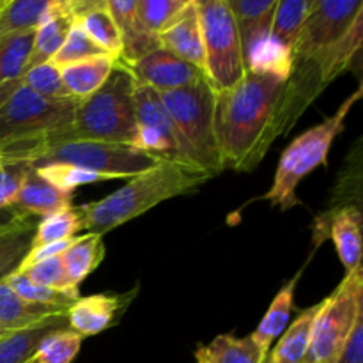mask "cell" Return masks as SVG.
Returning <instances> with one entry per match:
<instances>
[{
	"label": "cell",
	"mask_w": 363,
	"mask_h": 363,
	"mask_svg": "<svg viewBox=\"0 0 363 363\" xmlns=\"http://www.w3.org/2000/svg\"><path fill=\"white\" fill-rule=\"evenodd\" d=\"M332 238L346 273L362 264V211L357 204L337 206L315 220V245Z\"/></svg>",
	"instance_id": "obj_13"
},
{
	"label": "cell",
	"mask_w": 363,
	"mask_h": 363,
	"mask_svg": "<svg viewBox=\"0 0 363 363\" xmlns=\"http://www.w3.org/2000/svg\"><path fill=\"white\" fill-rule=\"evenodd\" d=\"M80 230H84L80 213H78L77 206H69V208L60 209V211L52 213V215L43 216L41 220H38L34 240H32V248L73 240V238L80 234Z\"/></svg>",
	"instance_id": "obj_32"
},
{
	"label": "cell",
	"mask_w": 363,
	"mask_h": 363,
	"mask_svg": "<svg viewBox=\"0 0 363 363\" xmlns=\"http://www.w3.org/2000/svg\"><path fill=\"white\" fill-rule=\"evenodd\" d=\"M67 311L46 305L30 303L18 296L7 284H0V330L16 332L43 325L59 315H66Z\"/></svg>",
	"instance_id": "obj_22"
},
{
	"label": "cell",
	"mask_w": 363,
	"mask_h": 363,
	"mask_svg": "<svg viewBox=\"0 0 363 363\" xmlns=\"http://www.w3.org/2000/svg\"><path fill=\"white\" fill-rule=\"evenodd\" d=\"M335 363H363V315L351 330Z\"/></svg>",
	"instance_id": "obj_41"
},
{
	"label": "cell",
	"mask_w": 363,
	"mask_h": 363,
	"mask_svg": "<svg viewBox=\"0 0 363 363\" xmlns=\"http://www.w3.org/2000/svg\"><path fill=\"white\" fill-rule=\"evenodd\" d=\"M18 273H23L30 282L50 287V289L77 291V287H71L69 282H67L66 272H64L62 266V255H60V257L48 259V261L38 262V264L30 266V268Z\"/></svg>",
	"instance_id": "obj_39"
},
{
	"label": "cell",
	"mask_w": 363,
	"mask_h": 363,
	"mask_svg": "<svg viewBox=\"0 0 363 363\" xmlns=\"http://www.w3.org/2000/svg\"><path fill=\"white\" fill-rule=\"evenodd\" d=\"M315 0H279L273 11L272 32L269 34L280 43L293 48L301 27L307 21Z\"/></svg>",
	"instance_id": "obj_31"
},
{
	"label": "cell",
	"mask_w": 363,
	"mask_h": 363,
	"mask_svg": "<svg viewBox=\"0 0 363 363\" xmlns=\"http://www.w3.org/2000/svg\"><path fill=\"white\" fill-rule=\"evenodd\" d=\"M32 167L48 163H67L96 172L108 174L113 179H131L137 174L158 165L163 160L123 144H106L94 140H69L48 145L25 156Z\"/></svg>",
	"instance_id": "obj_10"
},
{
	"label": "cell",
	"mask_w": 363,
	"mask_h": 363,
	"mask_svg": "<svg viewBox=\"0 0 363 363\" xmlns=\"http://www.w3.org/2000/svg\"><path fill=\"white\" fill-rule=\"evenodd\" d=\"M130 73L135 84L158 92H172L204 80V74L167 50L158 48L131 64Z\"/></svg>",
	"instance_id": "obj_12"
},
{
	"label": "cell",
	"mask_w": 363,
	"mask_h": 363,
	"mask_svg": "<svg viewBox=\"0 0 363 363\" xmlns=\"http://www.w3.org/2000/svg\"><path fill=\"white\" fill-rule=\"evenodd\" d=\"M160 45L172 55L197 67L206 77L204 43H202L201 20L195 0H188L179 14L158 34Z\"/></svg>",
	"instance_id": "obj_15"
},
{
	"label": "cell",
	"mask_w": 363,
	"mask_h": 363,
	"mask_svg": "<svg viewBox=\"0 0 363 363\" xmlns=\"http://www.w3.org/2000/svg\"><path fill=\"white\" fill-rule=\"evenodd\" d=\"M78 103L48 99L18 84L0 103V158L25 156L66 140Z\"/></svg>",
	"instance_id": "obj_3"
},
{
	"label": "cell",
	"mask_w": 363,
	"mask_h": 363,
	"mask_svg": "<svg viewBox=\"0 0 363 363\" xmlns=\"http://www.w3.org/2000/svg\"><path fill=\"white\" fill-rule=\"evenodd\" d=\"M195 358H197V363H208V360H206V358L202 357V353L199 350H197V353H195Z\"/></svg>",
	"instance_id": "obj_43"
},
{
	"label": "cell",
	"mask_w": 363,
	"mask_h": 363,
	"mask_svg": "<svg viewBox=\"0 0 363 363\" xmlns=\"http://www.w3.org/2000/svg\"><path fill=\"white\" fill-rule=\"evenodd\" d=\"M67 328L66 315H59L32 328L16 330L0 335V363H27L35 347L53 330Z\"/></svg>",
	"instance_id": "obj_28"
},
{
	"label": "cell",
	"mask_w": 363,
	"mask_h": 363,
	"mask_svg": "<svg viewBox=\"0 0 363 363\" xmlns=\"http://www.w3.org/2000/svg\"><path fill=\"white\" fill-rule=\"evenodd\" d=\"M34 32H20L0 41V103L9 96L27 71Z\"/></svg>",
	"instance_id": "obj_26"
},
{
	"label": "cell",
	"mask_w": 363,
	"mask_h": 363,
	"mask_svg": "<svg viewBox=\"0 0 363 363\" xmlns=\"http://www.w3.org/2000/svg\"><path fill=\"white\" fill-rule=\"evenodd\" d=\"M4 284H7V286H9L18 296L30 301V303L62 308V311H67V308H69L71 305L80 298V289L77 291L50 289V287L30 282L23 273H18V272L13 273V275H11Z\"/></svg>",
	"instance_id": "obj_35"
},
{
	"label": "cell",
	"mask_w": 363,
	"mask_h": 363,
	"mask_svg": "<svg viewBox=\"0 0 363 363\" xmlns=\"http://www.w3.org/2000/svg\"><path fill=\"white\" fill-rule=\"evenodd\" d=\"M98 55H103L101 50L85 35V32L82 30L77 23H73V27L67 32L66 41L62 43L59 52L53 55V59L50 60V62L55 64L57 67H62L67 66V64L80 62V60L91 59V57Z\"/></svg>",
	"instance_id": "obj_38"
},
{
	"label": "cell",
	"mask_w": 363,
	"mask_h": 363,
	"mask_svg": "<svg viewBox=\"0 0 363 363\" xmlns=\"http://www.w3.org/2000/svg\"><path fill=\"white\" fill-rule=\"evenodd\" d=\"M18 84L25 85V87L30 89L32 92L43 96V98L71 99L62 84L60 69L52 62H43L30 67V69H27Z\"/></svg>",
	"instance_id": "obj_36"
},
{
	"label": "cell",
	"mask_w": 363,
	"mask_h": 363,
	"mask_svg": "<svg viewBox=\"0 0 363 363\" xmlns=\"http://www.w3.org/2000/svg\"><path fill=\"white\" fill-rule=\"evenodd\" d=\"M363 315L362 264L346 273L342 282L323 300L312 328V340L303 363H335L351 330Z\"/></svg>",
	"instance_id": "obj_9"
},
{
	"label": "cell",
	"mask_w": 363,
	"mask_h": 363,
	"mask_svg": "<svg viewBox=\"0 0 363 363\" xmlns=\"http://www.w3.org/2000/svg\"><path fill=\"white\" fill-rule=\"evenodd\" d=\"M117 62L119 60L103 53V55L91 57V59L59 67L62 84L69 98L77 103L91 98L94 92H98L105 85Z\"/></svg>",
	"instance_id": "obj_19"
},
{
	"label": "cell",
	"mask_w": 363,
	"mask_h": 363,
	"mask_svg": "<svg viewBox=\"0 0 363 363\" xmlns=\"http://www.w3.org/2000/svg\"><path fill=\"white\" fill-rule=\"evenodd\" d=\"M362 11V0H315L291 48V62H301L323 46L337 41Z\"/></svg>",
	"instance_id": "obj_11"
},
{
	"label": "cell",
	"mask_w": 363,
	"mask_h": 363,
	"mask_svg": "<svg viewBox=\"0 0 363 363\" xmlns=\"http://www.w3.org/2000/svg\"><path fill=\"white\" fill-rule=\"evenodd\" d=\"M74 23L106 55L121 60L123 41L116 20L106 7V0H69Z\"/></svg>",
	"instance_id": "obj_17"
},
{
	"label": "cell",
	"mask_w": 363,
	"mask_h": 363,
	"mask_svg": "<svg viewBox=\"0 0 363 363\" xmlns=\"http://www.w3.org/2000/svg\"><path fill=\"white\" fill-rule=\"evenodd\" d=\"M158 96L199 169L209 177L218 176L223 163L215 133V91L208 80Z\"/></svg>",
	"instance_id": "obj_7"
},
{
	"label": "cell",
	"mask_w": 363,
	"mask_h": 363,
	"mask_svg": "<svg viewBox=\"0 0 363 363\" xmlns=\"http://www.w3.org/2000/svg\"><path fill=\"white\" fill-rule=\"evenodd\" d=\"M0 4H2V0H0Z\"/></svg>",
	"instance_id": "obj_44"
},
{
	"label": "cell",
	"mask_w": 363,
	"mask_h": 363,
	"mask_svg": "<svg viewBox=\"0 0 363 363\" xmlns=\"http://www.w3.org/2000/svg\"><path fill=\"white\" fill-rule=\"evenodd\" d=\"M301 277V269L294 275V279H291L289 282L284 284L282 289L277 293V296L273 298L272 305H269L268 312L264 314V318L261 319L259 326L255 328V332L252 333V340L259 346V350L264 354H268L269 347L275 342L277 337H280L284 333V330L289 326L291 314H293L294 308V293H296V284Z\"/></svg>",
	"instance_id": "obj_24"
},
{
	"label": "cell",
	"mask_w": 363,
	"mask_h": 363,
	"mask_svg": "<svg viewBox=\"0 0 363 363\" xmlns=\"http://www.w3.org/2000/svg\"><path fill=\"white\" fill-rule=\"evenodd\" d=\"M362 87H358L332 117H326L321 124H315L311 130L303 131L287 145L277 165L272 186L262 197L264 201L282 211L301 204L298 199V186L312 170L326 165L330 147L344 131L347 113L362 98Z\"/></svg>",
	"instance_id": "obj_6"
},
{
	"label": "cell",
	"mask_w": 363,
	"mask_h": 363,
	"mask_svg": "<svg viewBox=\"0 0 363 363\" xmlns=\"http://www.w3.org/2000/svg\"><path fill=\"white\" fill-rule=\"evenodd\" d=\"M34 170L39 177L48 181L64 194H73L78 186H84V184L113 181V177L108 174L96 172V170L84 169V167L67 165V163H48V165L34 167Z\"/></svg>",
	"instance_id": "obj_33"
},
{
	"label": "cell",
	"mask_w": 363,
	"mask_h": 363,
	"mask_svg": "<svg viewBox=\"0 0 363 363\" xmlns=\"http://www.w3.org/2000/svg\"><path fill=\"white\" fill-rule=\"evenodd\" d=\"M52 0H2L0 41L20 32L35 30L45 20Z\"/></svg>",
	"instance_id": "obj_29"
},
{
	"label": "cell",
	"mask_w": 363,
	"mask_h": 363,
	"mask_svg": "<svg viewBox=\"0 0 363 363\" xmlns=\"http://www.w3.org/2000/svg\"><path fill=\"white\" fill-rule=\"evenodd\" d=\"M286 80L247 71L234 87L215 92V133L223 169L252 172L277 140L275 117Z\"/></svg>",
	"instance_id": "obj_1"
},
{
	"label": "cell",
	"mask_w": 363,
	"mask_h": 363,
	"mask_svg": "<svg viewBox=\"0 0 363 363\" xmlns=\"http://www.w3.org/2000/svg\"><path fill=\"white\" fill-rule=\"evenodd\" d=\"M206 57V80L213 91H225L247 74L236 21L227 0H195Z\"/></svg>",
	"instance_id": "obj_8"
},
{
	"label": "cell",
	"mask_w": 363,
	"mask_h": 363,
	"mask_svg": "<svg viewBox=\"0 0 363 363\" xmlns=\"http://www.w3.org/2000/svg\"><path fill=\"white\" fill-rule=\"evenodd\" d=\"M135 84L130 69L117 62L98 92L78 103L66 140H94L131 145L137 135Z\"/></svg>",
	"instance_id": "obj_5"
},
{
	"label": "cell",
	"mask_w": 363,
	"mask_h": 363,
	"mask_svg": "<svg viewBox=\"0 0 363 363\" xmlns=\"http://www.w3.org/2000/svg\"><path fill=\"white\" fill-rule=\"evenodd\" d=\"M27 216L28 215L21 213L20 209L16 208V206L2 208V209H0V230L6 229V227H9V225H14V223H18L20 220L27 218Z\"/></svg>",
	"instance_id": "obj_42"
},
{
	"label": "cell",
	"mask_w": 363,
	"mask_h": 363,
	"mask_svg": "<svg viewBox=\"0 0 363 363\" xmlns=\"http://www.w3.org/2000/svg\"><path fill=\"white\" fill-rule=\"evenodd\" d=\"M199 351L208 363H262L266 358L250 335L238 339L230 333L218 335L209 346L199 347Z\"/></svg>",
	"instance_id": "obj_30"
},
{
	"label": "cell",
	"mask_w": 363,
	"mask_h": 363,
	"mask_svg": "<svg viewBox=\"0 0 363 363\" xmlns=\"http://www.w3.org/2000/svg\"><path fill=\"white\" fill-rule=\"evenodd\" d=\"M321 305L323 301L301 311L293 325L284 330L279 344L272 351H268L262 363H303L311 347L315 315L321 311Z\"/></svg>",
	"instance_id": "obj_23"
},
{
	"label": "cell",
	"mask_w": 363,
	"mask_h": 363,
	"mask_svg": "<svg viewBox=\"0 0 363 363\" xmlns=\"http://www.w3.org/2000/svg\"><path fill=\"white\" fill-rule=\"evenodd\" d=\"M363 41V11L337 41L293 64L275 117L277 138L287 135L314 99L351 67Z\"/></svg>",
	"instance_id": "obj_4"
},
{
	"label": "cell",
	"mask_w": 363,
	"mask_h": 363,
	"mask_svg": "<svg viewBox=\"0 0 363 363\" xmlns=\"http://www.w3.org/2000/svg\"><path fill=\"white\" fill-rule=\"evenodd\" d=\"M208 179L211 177L201 170L174 160H163L158 165L131 177L123 188L101 201L77 206L82 216V227L84 230L103 236L169 199L190 194Z\"/></svg>",
	"instance_id": "obj_2"
},
{
	"label": "cell",
	"mask_w": 363,
	"mask_h": 363,
	"mask_svg": "<svg viewBox=\"0 0 363 363\" xmlns=\"http://www.w3.org/2000/svg\"><path fill=\"white\" fill-rule=\"evenodd\" d=\"M30 167L27 162L0 158V209L14 206L18 190Z\"/></svg>",
	"instance_id": "obj_40"
},
{
	"label": "cell",
	"mask_w": 363,
	"mask_h": 363,
	"mask_svg": "<svg viewBox=\"0 0 363 363\" xmlns=\"http://www.w3.org/2000/svg\"><path fill=\"white\" fill-rule=\"evenodd\" d=\"M38 218L27 216L14 225L0 230V284L20 269L21 262L32 248Z\"/></svg>",
	"instance_id": "obj_27"
},
{
	"label": "cell",
	"mask_w": 363,
	"mask_h": 363,
	"mask_svg": "<svg viewBox=\"0 0 363 363\" xmlns=\"http://www.w3.org/2000/svg\"><path fill=\"white\" fill-rule=\"evenodd\" d=\"M14 206L25 215L43 218V216H48L52 213L73 206V194L60 191L59 188L39 177L34 167H30L28 172L25 174L20 190H18Z\"/></svg>",
	"instance_id": "obj_20"
},
{
	"label": "cell",
	"mask_w": 363,
	"mask_h": 363,
	"mask_svg": "<svg viewBox=\"0 0 363 363\" xmlns=\"http://www.w3.org/2000/svg\"><path fill=\"white\" fill-rule=\"evenodd\" d=\"M110 14L119 28L123 53L119 62L130 67L142 57L162 48L158 35L151 34L137 16V0H106Z\"/></svg>",
	"instance_id": "obj_16"
},
{
	"label": "cell",
	"mask_w": 363,
	"mask_h": 363,
	"mask_svg": "<svg viewBox=\"0 0 363 363\" xmlns=\"http://www.w3.org/2000/svg\"><path fill=\"white\" fill-rule=\"evenodd\" d=\"M73 23L74 18L69 0H52L45 20L34 32V43H32L27 69L38 66V64L50 62L53 55L59 52L62 43L66 41V35Z\"/></svg>",
	"instance_id": "obj_18"
},
{
	"label": "cell",
	"mask_w": 363,
	"mask_h": 363,
	"mask_svg": "<svg viewBox=\"0 0 363 363\" xmlns=\"http://www.w3.org/2000/svg\"><path fill=\"white\" fill-rule=\"evenodd\" d=\"M188 0H137V16L151 34L158 35L183 11Z\"/></svg>",
	"instance_id": "obj_37"
},
{
	"label": "cell",
	"mask_w": 363,
	"mask_h": 363,
	"mask_svg": "<svg viewBox=\"0 0 363 363\" xmlns=\"http://www.w3.org/2000/svg\"><path fill=\"white\" fill-rule=\"evenodd\" d=\"M105 243L99 234L87 233L77 236L62 254V266L71 287H77L98 268L105 259Z\"/></svg>",
	"instance_id": "obj_25"
},
{
	"label": "cell",
	"mask_w": 363,
	"mask_h": 363,
	"mask_svg": "<svg viewBox=\"0 0 363 363\" xmlns=\"http://www.w3.org/2000/svg\"><path fill=\"white\" fill-rule=\"evenodd\" d=\"M137 291L138 287L126 294H91L78 298L66 312L67 328L84 339L105 332L124 314Z\"/></svg>",
	"instance_id": "obj_14"
},
{
	"label": "cell",
	"mask_w": 363,
	"mask_h": 363,
	"mask_svg": "<svg viewBox=\"0 0 363 363\" xmlns=\"http://www.w3.org/2000/svg\"><path fill=\"white\" fill-rule=\"evenodd\" d=\"M84 344V337L69 328L50 332L35 347L27 363H73Z\"/></svg>",
	"instance_id": "obj_34"
},
{
	"label": "cell",
	"mask_w": 363,
	"mask_h": 363,
	"mask_svg": "<svg viewBox=\"0 0 363 363\" xmlns=\"http://www.w3.org/2000/svg\"><path fill=\"white\" fill-rule=\"evenodd\" d=\"M227 2L236 21L243 60H247L255 43L268 38L272 32L273 11L279 0H227Z\"/></svg>",
	"instance_id": "obj_21"
}]
</instances>
